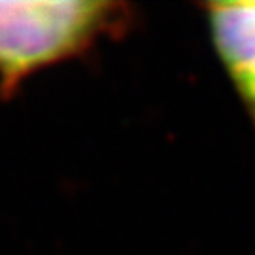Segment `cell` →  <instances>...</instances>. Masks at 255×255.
Here are the masks:
<instances>
[{
	"label": "cell",
	"instance_id": "obj_1",
	"mask_svg": "<svg viewBox=\"0 0 255 255\" xmlns=\"http://www.w3.org/2000/svg\"><path fill=\"white\" fill-rule=\"evenodd\" d=\"M134 17L123 2L0 0V97H13L38 72L125 34Z\"/></svg>",
	"mask_w": 255,
	"mask_h": 255
},
{
	"label": "cell",
	"instance_id": "obj_2",
	"mask_svg": "<svg viewBox=\"0 0 255 255\" xmlns=\"http://www.w3.org/2000/svg\"><path fill=\"white\" fill-rule=\"evenodd\" d=\"M210 38L255 128V2L201 6Z\"/></svg>",
	"mask_w": 255,
	"mask_h": 255
}]
</instances>
